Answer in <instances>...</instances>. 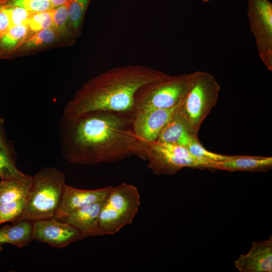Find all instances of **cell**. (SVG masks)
Segmentation results:
<instances>
[{"mask_svg":"<svg viewBox=\"0 0 272 272\" xmlns=\"http://www.w3.org/2000/svg\"><path fill=\"white\" fill-rule=\"evenodd\" d=\"M133 114L94 111L63 114L58 127L62 157L68 162L93 166L137 156L146 160L148 144L135 134Z\"/></svg>","mask_w":272,"mask_h":272,"instance_id":"6da1fadb","label":"cell"},{"mask_svg":"<svg viewBox=\"0 0 272 272\" xmlns=\"http://www.w3.org/2000/svg\"><path fill=\"white\" fill-rule=\"evenodd\" d=\"M163 72L142 65L106 71L86 83L64 107L65 115L94 111L134 113V97L144 85L167 77Z\"/></svg>","mask_w":272,"mask_h":272,"instance_id":"7a4b0ae2","label":"cell"},{"mask_svg":"<svg viewBox=\"0 0 272 272\" xmlns=\"http://www.w3.org/2000/svg\"><path fill=\"white\" fill-rule=\"evenodd\" d=\"M65 184L61 171L55 167L41 169L32 176L26 206L19 221L55 218Z\"/></svg>","mask_w":272,"mask_h":272,"instance_id":"3957f363","label":"cell"},{"mask_svg":"<svg viewBox=\"0 0 272 272\" xmlns=\"http://www.w3.org/2000/svg\"><path fill=\"white\" fill-rule=\"evenodd\" d=\"M220 88L212 74L203 71L192 73L189 89L176 113L194 135L198 137L203 121L216 105Z\"/></svg>","mask_w":272,"mask_h":272,"instance_id":"277c9868","label":"cell"},{"mask_svg":"<svg viewBox=\"0 0 272 272\" xmlns=\"http://www.w3.org/2000/svg\"><path fill=\"white\" fill-rule=\"evenodd\" d=\"M141 205L137 188L125 182L111 188L103 201L99 217L101 233L113 235L131 224Z\"/></svg>","mask_w":272,"mask_h":272,"instance_id":"5b68a950","label":"cell"},{"mask_svg":"<svg viewBox=\"0 0 272 272\" xmlns=\"http://www.w3.org/2000/svg\"><path fill=\"white\" fill-rule=\"evenodd\" d=\"M192 78V73L169 75L144 85L135 94L134 113L177 106L186 96Z\"/></svg>","mask_w":272,"mask_h":272,"instance_id":"8992f818","label":"cell"},{"mask_svg":"<svg viewBox=\"0 0 272 272\" xmlns=\"http://www.w3.org/2000/svg\"><path fill=\"white\" fill-rule=\"evenodd\" d=\"M148 168L156 175H173L184 168L214 169L217 162L192 155L186 147L154 142L146 149Z\"/></svg>","mask_w":272,"mask_h":272,"instance_id":"52a82bcc","label":"cell"},{"mask_svg":"<svg viewBox=\"0 0 272 272\" xmlns=\"http://www.w3.org/2000/svg\"><path fill=\"white\" fill-rule=\"evenodd\" d=\"M249 27L258 55L272 71V3L269 0H247Z\"/></svg>","mask_w":272,"mask_h":272,"instance_id":"ba28073f","label":"cell"},{"mask_svg":"<svg viewBox=\"0 0 272 272\" xmlns=\"http://www.w3.org/2000/svg\"><path fill=\"white\" fill-rule=\"evenodd\" d=\"M32 238L52 247L61 248L86 236L68 223L52 218L33 221Z\"/></svg>","mask_w":272,"mask_h":272,"instance_id":"9c48e42d","label":"cell"},{"mask_svg":"<svg viewBox=\"0 0 272 272\" xmlns=\"http://www.w3.org/2000/svg\"><path fill=\"white\" fill-rule=\"evenodd\" d=\"M178 106L134 113L133 126L135 134L146 144L155 142L162 128L174 114Z\"/></svg>","mask_w":272,"mask_h":272,"instance_id":"30bf717a","label":"cell"},{"mask_svg":"<svg viewBox=\"0 0 272 272\" xmlns=\"http://www.w3.org/2000/svg\"><path fill=\"white\" fill-rule=\"evenodd\" d=\"M111 186L95 189H78L65 184L55 218L59 219L72 212L104 200Z\"/></svg>","mask_w":272,"mask_h":272,"instance_id":"8fae6325","label":"cell"},{"mask_svg":"<svg viewBox=\"0 0 272 272\" xmlns=\"http://www.w3.org/2000/svg\"><path fill=\"white\" fill-rule=\"evenodd\" d=\"M240 272L272 271V236L267 240L253 241L249 252L234 261Z\"/></svg>","mask_w":272,"mask_h":272,"instance_id":"7c38bea8","label":"cell"},{"mask_svg":"<svg viewBox=\"0 0 272 272\" xmlns=\"http://www.w3.org/2000/svg\"><path fill=\"white\" fill-rule=\"evenodd\" d=\"M104 200L75 210L58 220L72 225L86 237L102 236L99 227V217Z\"/></svg>","mask_w":272,"mask_h":272,"instance_id":"4fadbf2b","label":"cell"},{"mask_svg":"<svg viewBox=\"0 0 272 272\" xmlns=\"http://www.w3.org/2000/svg\"><path fill=\"white\" fill-rule=\"evenodd\" d=\"M271 168V157L254 156H230L228 160L217 162L214 166V169L230 172H266Z\"/></svg>","mask_w":272,"mask_h":272,"instance_id":"5bb4252c","label":"cell"},{"mask_svg":"<svg viewBox=\"0 0 272 272\" xmlns=\"http://www.w3.org/2000/svg\"><path fill=\"white\" fill-rule=\"evenodd\" d=\"M176 111L163 127L156 141L186 147L193 141L198 139V137L194 135L189 130Z\"/></svg>","mask_w":272,"mask_h":272,"instance_id":"9a60e30c","label":"cell"},{"mask_svg":"<svg viewBox=\"0 0 272 272\" xmlns=\"http://www.w3.org/2000/svg\"><path fill=\"white\" fill-rule=\"evenodd\" d=\"M33 221L22 220L0 228V245L10 244L18 248L27 246L33 240Z\"/></svg>","mask_w":272,"mask_h":272,"instance_id":"2e32d148","label":"cell"},{"mask_svg":"<svg viewBox=\"0 0 272 272\" xmlns=\"http://www.w3.org/2000/svg\"><path fill=\"white\" fill-rule=\"evenodd\" d=\"M29 29L27 25L12 27L0 38V57L11 55L26 40Z\"/></svg>","mask_w":272,"mask_h":272,"instance_id":"e0dca14e","label":"cell"},{"mask_svg":"<svg viewBox=\"0 0 272 272\" xmlns=\"http://www.w3.org/2000/svg\"><path fill=\"white\" fill-rule=\"evenodd\" d=\"M0 178L1 180L15 181L30 186L32 176L20 171L16 161L0 148Z\"/></svg>","mask_w":272,"mask_h":272,"instance_id":"ac0fdd59","label":"cell"},{"mask_svg":"<svg viewBox=\"0 0 272 272\" xmlns=\"http://www.w3.org/2000/svg\"><path fill=\"white\" fill-rule=\"evenodd\" d=\"M30 186L13 180L0 181V204L27 197Z\"/></svg>","mask_w":272,"mask_h":272,"instance_id":"d6986e66","label":"cell"},{"mask_svg":"<svg viewBox=\"0 0 272 272\" xmlns=\"http://www.w3.org/2000/svg\"><path fill=\"white\" fill-rule=\"evenodd\" d=\"M26 203L27 198H23L0 204V224L8 222L13 224L18 222L25 211Z\"/></svg>","mask_w":272,"mask_h":272,"instance_id":"ffe728a7","label":"cell"},{"mask_svg":"<svg viewBox=\"0 0 272 272\" xmlns=\"http://www.w3.org/2000/svg\"><path fill=\"white\" fill-rule=\"evenodd\" d=\"M58 33L53 27L39 31L26 40L23 46L30 49L50 44L55 40Z\"/></svg>","mask_w":272,"mask_h":272,"instance_id":"44dd1931","label":"cell"},{"mask_svg":"<svg viewBox=\"0 0 272 272\" xmlns=\"http://www.w3.org/2000/svg\"><path fill=\"white\" fill-rule=\"evenodd\" d=\"M4 1L9 17V28L16 26L28 24L32 12L21 7L12 5L8 0H4Z\"/></svg>","mask_w":272,"mask_h":272,"instance_id":"7402d4cb","label":"cell"},{"mask_svg":"<svg viewBox=\"0 0 272 272\" xmlns=\"http://www.w3.org/2000/svg\"><path fill=\"white\" fill-rule=\"evenodd\" d=\"M52 12L53 9L32 12L27 24L29 30L35 33L52 27Z\"/></svg>","mask_w":272,"mask_h":272,"instance_id":"603a6c76","label":"cell"},{"mask_svg":"<svg viewBox=\"0 0 272 272\" xmlns=\"http://www.w3.org/2000/svg\"><path fill=\"white\" fill-rule=\"evenodd\" d=\"M90 0H69V22L74 29L81 23Z\"/></svg>","mask_w":272,"mask_h":272,"instance_id":"cb8c5ba5","label":"cell"},{"mask_svg":"<svg viewBox=\"0 0 272 272\" xmlns=\"http://www.w3.org/2000/svg\"><path fill=\"white\" fill-rule=\"evenodd\" d=\"M186 148L194 156L210 161L222 162L228 160L230 157L209 151L202 146L198 139L193 141Z\"/></svg>","mask_w":272,"mask_h":272,"instance_id":"d4e9b609","label":"cell"},{"mask_svg":"<svg viewBox=\"0 0 272 272\" xmlns=\"http://www.w3.org/2000/svg\"><path fill=\"white\" fill-rule=\"evenodd\" d=\"M14 6L21 7L31 12H42L53 9L49 0H8Z\"/></svg>","mask_w":272,"mask_h":272,"instance_id":"484cf974","label":"cell"},{"mask_svg":"<svg viewBox=\"0 0 272 272\" xmlns=\"http://www.w3.org/2000/svg\"><path fill=\"white\" fill-rule=\"evenodd\" d=\"M69 2L53 9L52 27L59 33L65 30L69 22Z\"/></svg>","mask_w":272,"mask_h":272,"instance_id":"4316f807","label":"cell"},{"mask_svg":"<svg viewBox=\"0 0 272 272\" xmlns=\"http://www.w3.org/2000/svg\"><path fill=\"white\" fill-rule=\"evenodd\" d=\"M4 125V120L0 117V148L11 159L16 161L18 154L15 150L14 142L8 138Z\"/></svg>","mask_w":272,"mask_h":272,"instance_id":"83f0119b","label":"cell"},{"mask_svg":"<svg viewBox=\"0 0 272 272\" xmlns=\"http://www.w3.org/2000/svg\"><path fill=\"white\" fill-rule=\"evenodd\" d=\"M54 8L66 3L69 0H49Z\"/></svg>","mask_w":272,"mask_h":272,"instance_id":"f1b7e54d","label":"cell"},{"mask_svg":"<svg viewBox=\"0 0 272 272\" xmlns=\"http://www.w3.org/2000/svg\"><path fill=\"white\" fill-rule=\"evenodd\" d=\"M3 245H0V252L3 250Z\"/></svg>","mask_w":272,"mask_h":272,"instance_id":"f546056e","label":"cell"},{"mask_svg":"<svg viewBox=\"0 0 272 272\" xmlns=\"http://www.w3.org/2000/svg\"><path fill=\"white\" fill-rule=\"evenodd\" d=\"M201 1H202L203 2H208L211 0H201Z\"/></svg>","mask_w":272,"mask_h":272,"instance_id":"4dcf8cb0","label":"cell"}]
</instances>
